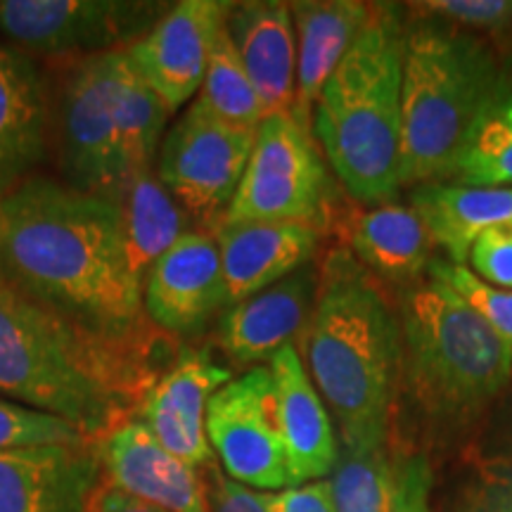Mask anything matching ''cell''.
I'll list each match as a JSON object with an SVG mask.
<instances>
[{"instance_id": "d590c367", "label": "cell", "mask_w": 512, "mask_h": 512, "mask_svg": "<svg viewBox=\"0 0 512 512\" xmlns=\"http://www.w3.org/2000/svg\"><path fill=\"white\" fill-rule=\"evenodd\" d=\"M432 472L422 456L396 465L394 512H432L430 510Z\"/></svg>"}, {"instance_id": "4dcf8cb0", "label": "cell", "mask_w": 512, "mask_h": 512, "mask_svg": "<svg viewBox=\"0 0 512 512\" xmlns=\"http://www.w3.org/2000/svg\"><path fill=\"white\" fill-rule=\"evenodd\" d=\"M86 437L55 415L34 411L22 403L0 399V451L22 446L86 444Z\"/></svg>"}, {"instance_id": "ffe728a7", "label": "cell", "mask_w": 512, "mask_h": 512, "mask_svg": "<svg viewBox=\"0 0 512 512\" xmlns=\"http://www.w3.org/2000/svg\"><path fill=\"white\" fill-rule=\"evenodd\" d=\"M335 228L342 247L384 283L413 285L434 261L430 233L411 204H354L339 211Z\"/></svg>"}, {"instance_id": "f35d334b", "label": "cell", "mask_w": 512, "mask_h": 512, "mask_svg": "<svg viewBox=\"0 0 512 512\" xmlns=\"http://www.w3.org/2000/svg\"><path fill=\"white\" fill-rule=\"evenodd\" d=\"M489 460H496V463H512V427L505 432L501 451L494 453V458H489Z\"/></svg>"}, {"instance_id": "52a82bcc", "label": "cell", "mask_w": 512, "mask_h": 512, "mask_svg": "<svg viewBox=\"0 0 512 512\" xmlns=\"http://www.w3.org/2000/svg\"><path fill=\"white\" fill-rule=\"evenodd\" d=\"M337 190L311 128L290 112L268 114L256 128L247 171L223 223L273 221L335 228Z\"/></svg>"}, {"instance_id": "d6a6232c", "label": "cell", "mask_w": 512, "mask_h": 512, "mask_svg": "<svg viewBox=\"0 0 512 512\" xmlns=\"http://www.w3.org/2000/svg\"><path fill=\"white\" fill-rule=\"evenodd\" d=\"M465 266L484 283L512 290V221L484 228L470 245Z\"/></svg>"}, {"instance_id": "484cf974", "label": "cell", "mask_w": 512, "mask_h": 512, "mask_svg": "<svg viewBox=\"0 0 512 512\" xmlns=\"http://www.w3.org/2000/svg\"><path fill=\"white\" fill-rule=\"evenodd\" d=\"M448 183L465 188L512 185V72L501 69L494 91L463 140Z\"/></svg>"}, {"instance_id": "cb8c5ba5", "label": "cell", "mask_w": 512, "mask_h": 512, "mask_svg": "<svg viewBox=\"0 0 512 512\" xmlns=\"http://www.w3.org/2000/svg\"><path fill=\"white\" fill-rule=\"evenodd\" d=\"M411 207L425 223L432 245L448 254L451 264L465 266L467 252L484 228L512 221V185L465 188L453 183L418 185Z\"/></svg>"}, {"instance_id": "ba28073f", "label": "cell", "mask_w": 512, "mask_h": 512, "mask_svg": "<svg viewBox=\"0 0 512 512\" xmlns=\"http://www.w3.org/2000/svg\"><path fill=\"white\" fill-rule=\"evenodd\" d=\"M119 50L57 62V98L53 100V140L57 171L69 188L119 202L124 174L119 157L114 81Z\"/></svg>"}, {"instance_id": "2e32d148", "label": "cell", "mask_w": 512, "mask_h": 512, "mask_svg": "<svg viewBox=\"0 0 512 512\" xmlns=\"http://www.w3.org/2000/svg\"><path fill=\"white\" fill-rule=\"evenodd\" d=\"M320 268L306 264L266 290L226 306L214 342L235 368L271 361L285 344H297L318 294Z\"/></svg>"}, {"instance_id": "8992f818", "label": "cell", "mask_w": 512, "mask_h": 512, "mask_svg": "<svg viewBox=\"0 0 512 512\" xmlns=\"http://www.w3.org/2000/svg\"><path fill=\"white\" fill-rule=\"evenodd\" d=\"M401 375L437 420H467L512 380V351L465 299L430 278L401 306Z\"/></svg>"}, {"instance_id": "7a4b0ae2", "label": "cell", "mask_w": 512, "mask_h": 512, "mask_svg": "<svg viewBox=\"0 0 512 512\" xmlns=\"http://www.w3.org/2000/svg\"><path fill=\"white\" fill-rule=\"evenodd\" d=\"M178 347L95 335L0 275V399L67 420L88 441L131 418Z\"/></svg>"}, {"instance_id": "1f68e13d", "label": "cell", "mask_w": 512, "mask_h": 512, "mask_svg": "<svg viewBox=\"0 0 512 512\" xmlns=\"http://www.w3.org/2000/svg\"><path fill=\"white\" fill-rule=\"evenodd\" d=\"M422 17L439 19L482 38H512V0H427L411 3Z\"/></svg>"}, {"instance_id": "e0dca14e", "label": "cell", "mask_w": 512, "mask_h": 512, "mask_svg": "<svg viewBox=\"0 0 512 512\" xmlns=\"http://www.w3.org/2000/svg\"><path fill=\"white\" fill-rule=\"evenodd\" d=\"M98 484L91 441L0 451V512H86Z\"/></svg>"}, {"instance_id": "9c48e42d", "label": "cell", "mask_w": 512, "mask_h": 512, "mask_svg": "<svg viewBox=\"0 0 512 512\" xmlns=\"http://www.w3.org/2000/svg\"><path fill=\"white\" fill-rule=\"evenodd\" d=\"M256 128L228 124L200 100L169 128L157 155V176L174 195L195 228L209 230L226 221L235 192L252 157Z\"/></svg>"}, {"instance_id": "e575fe53", "label": "cell", "mask_w": 512, "mask_h": 512, "mask_svg": "<svg viewBox=\"0 0 512 512\" xmlns=\"http://www.w3.org/2000/svg\"><path fill=\"white\" fill-rule=\"evenodd\" d=\"M204 491H207V512H268L261 491L233 482L216 458L202 465Z\"/></svg>"}, {"instance_id": "d4e9b609", "label": "cell", "mask_w": 512, "mask_h": 512, "mask_svg": "<svg viewBox=\"0 0 512 512\" xmlns=\"http://www.w3.org/2000/svg\"><path fill=\"white\" fill-rule=\"evenodd\" d=\"M128 268L140 290L152 266L183 238L195 223L174 200L157 171H143L126 183L121 197Z\"/></svg>"}, {"instance_id": "83f0119b", "label": "cell", "mask_w": 512, "mask_h": 512, "mask_svg": "<svg viewBox=\"0 0 512 512\" xmlns=\"http://www.w3.org/2000/svg\"><path fill=\"white\" fill-rule=\"evenodd\" d=\"M328 482L337 512H394L396 467L387 456V444H339Z\"/></svg>"}, {"instance_id": "6da1fadb", "label": "cell", "mask_w": 512, "mask_h": 512, "mask_svg": "<svg viewBox=\"0 0 512 512\" xmlns=\"http://www.w3.org/2000/svg\"><path fill=\"white\" fill-rule=\"evenodd\" d=\"M0 275L100 337L140 347L169 339L143 311L121 204L55 176L36 174L0 197Z\"/></svg>"}, {"instance_id": "44dd1931", "label": "cell", "mask_w": 512, "mask_h": 512, "mask_svg": "<svg viewBox=\"0 0 512 512\" xmlns=\"http://www.w3.org/2000/svg\"><path fill=\"white\" fill-rule=\"evenodd\" d=\"M214 238L230 306L311 264L323 235L297 223L242 221L221 223Z\"/></svg>"}, {"instance_id": "7402d4cb", "label": "cell", "mask_w": 512, "mask_h": 512, "mask_svg": "<svg viewBox=\"0 0 512 512\" xmlns=\"http://www.w3.org/2000/svg\"><path fill=\"white\" fill-rule=\"evenodd\" d=\"M226 31L268 114L290 112L297 88V31L290 3H233Z\"/></svg>"}, {"instance_id": "30bf717a", "label": "cell", "mask_w": 512, "mask_h": 512, "mask_svg": "<svg viewBox=\"0 0 512 512\" xmlns=\"http://www.w3.org/2000/svg\"><path fill=\"white\" fill-rule=\"evenodd\" d=\"M169 10L162 3L3 0L0 31L22 53L50 62L128 50Z\"/></svg>"}, {"instance_id": "8d00e7d4", "label": "cell", "mask_w": 512, "mask_h": 512, "mask_svg": "<svg viewBox=\"0 0 512 512\" xmlns=\"http://www.w3.org/2000/svg\"><path fill=\"white\" fill-rule=\"evenodd\" d=\"M261 496L268 512H337L328 479Z\"/></svg>"}, {"instance_id": "74e56055", "label": "cell", "mask_w": 512, "mask_h": 512, "mask_svg": "<svg viewBox=\"0 0 512 512\" xmlns=\"http://www.w3.org/2000/svg\"><path fill=\"white\" fill-rule=\"evenodd\" d=\"M86 512H166L159 510L155 505L140 501V498H133L124 494V491L117 489V486L102 482L95 486L91 501H88Z\"/></svg>"}, {"instance_id": "3957f363", "label": "cell", "mask_w": 512, "mask_h": 512, "mask_svg": "<svg viewBox=\"0 0 512 512\" xmlns=\"http://www.w3.org/2000/svg\"><path fill=\"white\" fill-rule=\"evenodd\" d=\"M297 349L337 422L339 444H387L401 377V316L347 247H332L320 264L316 304Z\"/></svg>"}, {"instance_id": "603a6c76", "label": "cell", "mask_w": 512, "mask_h": 512, "mask_svg": "<svg viewBox=\"0 0 512 512\" xmlns=\"http://www.w3.org/2000/svg\"><path fill=\"white\" fill-rule=\"evenodd\" d=\"M297 31V88L292 114L313 131V110L325 83L373 19L375 3L297 0L290 3Z\"/></svg>"}, {"instance_id": "8fae6325", "label": "cell", "mask_w": 512, "mask_h": 512, "mask_svg": "<svg viewBox=\"0 0 512 512\" xmlns=\"http://www.w3.org/2000/svg\"><path fill=\"white\" fill-rule=\"evenodd\" d=\"M207 437L216 463L233 482L261 494L292 486L268 366L249 368L211 396Z\"/></svg>"}, {"instance_id": "5b68a950", "label": "cell", "mask_w": 512, "mask_h": 512, "mask_svg": "<svg viewBox=\"0 0 512 512\" xmlns=\"http://www.w3.org/2000/svg\"><path fill=\"white\" fill-rule=\"evenodd\" d=\"M501 69L482 36L430 17L406 29L401 185L448 183Z\"/></svg>"}, {"instance_id": "277c9868", "label": "cell", "mask_w": 512, "mask_h": 512, "mask_svg": "<svg viewBox=\"0 0 512 512\" xmlns=\"http://www.w3.org/2000/svg\"><path fill=\"white\" fill-rule=\"evenodd\" d=\"M403 46L399 12L375 5L313 110V136L325 162L363 207L392 202L401 188Z\"/></svg>"}, {"instance_id": "5bb4252c", "label": "cell", "mask_w": 512, "mask_h": 512, "mask_svg": "<svg viewBox=\"0 0 512 512\" xmlns=\"http://www.w3.org/2000/svg\"><path fill=\"white\" fill-rule=\"evenodd\" d=\"M228 306L226 278L214 233L192 228L152 266L143 311L169 337H195Z\"/></svg>"}, {"instance_id": "f1b7e54d", "label": "cell", "mask_w": 512, "mask_h": 512, "mask_svg": "<svg viewBox=\"0 0 512 512\" xmlns=\"http://www.w3.org/2000/svg\"><path fill=\"white\" fill-rule=\"evenodd\" d=\"M195 100H200L219 119L242 128H259L266 119L264 102L256 93L226 27L211 48L207 74Z\"/></svg>"}, {"instance_id": "7c38bea8", "label": "cell", "mask_w": 512, "mask_h": 512, "mask_svg": "<svg viewBox=\"0 0 512 512\" xmlns=\"http://www.w3.org/2000/svg\"><path fill=\"white\" fill-rule=\"evenodd\" d=\"M230 380L233 370L216 358L209 344H181L131 418L143 422L183 463L202 467L214 458L207 437L209 401Z\"/></svg>"}, {"instance_id": "9a60e30c", "label": "cell", "mask_w": 512, "mask_h": 512, "mask_svg": "<svg viewBox=\"0 0 512 512\" xmlns=\"http://www.w3.org/2000/svg\"><path fill=\"white\" fill-rule=\"evenodd\" d=\"M93 444L102 482L166 512H207L202 467H192L159 444L143 422L128 418Z\"/></svg>"}, {"instance_id": "4316f807", "label": "cell", "mask_w": 512, "mask_h": 512, "mask_svg": "<svg viewBox=\"0 0 512 512\" xmlns=\"http://www.w3.org/2000/svg\"><path fill=\"white\" fill-rule=\"evenodd\" d=\"M114 112H117L121 174L128 183L133 176L155 169L171 112L138 74L126 50H119L117 57Z\"/></svg>"}, {"instance_id": "836d02e7", "label": "cell", "mask_w": 512, "mask_h": 512, "mask_svg": "<svg viewBox=\"0 0 512 512\" xmlns=\"http://www.w3.org/2000/svg\"><path fill=\"white\" fill-rule=\"evenodd\" d=\"M463 512H512V463L484 460L465 491Z\"/></svg>"}, {"instance_id": "ac0fdd59", "label": "cell", "mask_w": 512, "mask_h": 512, "mask_svg": "<svg viewBox=\"0 0 512 512\" xmlns=\"http://www.w3.org/2000/svg\"><path fill=\"white\" fill-rule=\"evenodd\" d=\"M53 140V100L36 57L0 48V197L46 162Z\"/></svg>"}, {"instance_id": "f546056e", "label": "cell", "mask_w": 512, "mask_h": 512, "mask_svg": "<svg viewBox=\"0 0 512 512\" xmlns=\"http://www.w3.org/2000/svg\"><path fill=\"white\" fill-rule=\"evenodd\" d=\"M427 275L465 299L512 351V290L484 283L470 268L451 264L448 259H434Z\"/></svg>"}, {"instance_id": "d6986e66", "label": "cell", "mask_w": 512, "mask_h": 512, "mask_svg": "<svg viewBox=\"0 0 512 512\" xmlns=\"http://www.w3.org/2000/svg\"><path fill=\"white\" fill-rule=\"evenodd\" d=\"M273 375L275 415L283 437L292 486L328 479L339 456L332 415L306 373L297 344H285L268 361Z\"/></svg>"}, {"instance_id": "4fadbf2b", "label": "cell", "mask_w": 512, "mask_h": 512, "mask_svg": "<svg viewBox=\"0 0 512 512\" xmlns=\"http://www.w3.org/2000/svg\"><path fill=\"white\" fill-rule=\"evenodd\" d=\"M233 3L183 0L171 5L140 41L126 50L133 67L166 110L176 112L200 93L211 48L226 27Z\"/></svg>"}]
</instances>
